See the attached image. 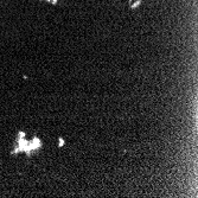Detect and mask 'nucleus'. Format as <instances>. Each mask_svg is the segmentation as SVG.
Returning a JSON list of instances; mask_svg holds the SVG:
<instances>
[{
    "mask_svg": "<svg viewBox=\"0 0 198 198\" xmlns=\"http://www.w3.org/2000/svg\"><path fill=\"white\" fill-rule=\"evenodd\" d=\"M142 3V1H141V0H138L137 3H132V1H130V8H137V5H140V4Z\"/></svg>",
    "mask_w": 198,
    "mask_h": 198,
    "instance_id": "nucleus-1",
    "label": "nucleus"
}]
</instances>
